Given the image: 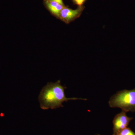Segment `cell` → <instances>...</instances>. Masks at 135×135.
<instances>
[{"label":"cell","instance_id":"obj_9","mask_svg":"<svg viewBox=\"0 0 135 135\" xmlns=\"http://www.w3.org/2000/svg\"><path fill=\"white\" fill-rule=\"evenodd\" d=\"M99 135V134H98V135Z\"/></svg>","mask_w":135,"mask_h":135},{"label":"cell","instance_id":"obj_6","mask_svg":"<svg viewBox=\"0 0 135 135\" xmlns=\"http://www.w3.org/2000/svg\"><path fill=\"white\" fill-rule=\"evenodd\" d=\"M113 135H135V133L130 128L127 127L116 133H113Z\"/></svg>","mask_w":135,"mask_h":135},{"label":"cell","instance_id":"obj_5","mask_svg":"<svg viewBox=\"0 0 135 135\" xmlns=\"http://www.w3.org/2000/svg\"><path fill=\"white\" fill-rule=\"evenodd\" d=\"M45 4L48 9L53 15L59 18L61 11L65 6L56 2L45 0Z\"/></svg>","mask_w":135,"mask_h":135},{"label":"cell","instance_id":"obj_7","mask_svg":"<svg viewBox=\"0 0 135 135\" xmlns=\"http://www.w3.org/2000/svg\"><path fill=\"white\" fill-rule=\"evenodd\" d=\"M73 1L77 5L80 7V6H82L86 0H73Z\"/></svg>","mask_w":135,"mask_h":135},{"label":"cell","instance_id":"obj_3","mask_svg":"<svg viewBox=\"0 0 135 135\" xmlns=\"http://www.w3.org/2000/svg\"><path fill=\"white\" fill-rule=\"evenodd\" d=\"M133 119V118L128 117L126 114V112L124 111H122L120 113L116 114L113 121V133L127 128Z\"/></svg>","mask_w":135,"mask_h":135},{"label":"cell","instance_id":"obj_2","mask_svg":"<svg viewBox=\"0 0 135 135\" xmlns=\"http://www.w3.org/2000/svg\"><path fill=\"white\" fill-rule=\"evenodd\" d=\"M111 108H119L126 112H135V89L118 91L109 101Z\"/></svg>","mask_w":135,"mask_h":135},{"label":"cell","instance_id":"obj_1","mask_svg":"<svg viewBox=\"0 0 135 135\" xmlns=\"http://www.w3.org/2000/svg\"><path fill=\"white\" fill-rule=\"evenodd\" d=\"M66 88V87L62 86L60 80L55 83H48L42 88L39 95L41 108L44 110L56 109L63 107V103L69 100H86L81 98L66 97L65 93V89Z\"/></svg>","mask_w":135,"mask_h":135},{"label":"cell","instance_id":"obj_8","mask_svg":"<svg viewBox=\"0 0 135 135\" xmlns=\"http://www.w3.org/2000/svg\"><path fill=\"white\" fill-rule=\"evenodd\" d=\"M50 1H52L56 2L62 5H64L62 0H48Z\"/></svg>","mask_w":135,"mask_h":135},{"label":"cell","instance_id":"obj_4","mask_svg":"<svg viewBox=\"0 0 135 135\" xmlns=\"http://www.w3.org/2000/svg\"><path fill=\"white\" fill-rule=\"evenodd\" d=\"M83 9L84 8L82 6L76 9H71L65 7L61 11L59 18L65 23H69L79 16Z\"/></svg>","mask_w":135,"mask_h":135}]
</instances>
